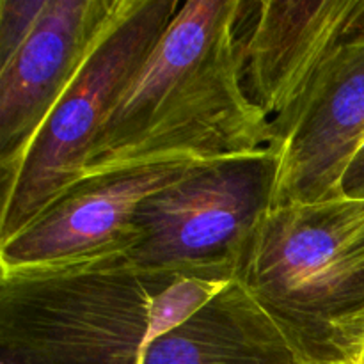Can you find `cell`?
<instances>
[{
  "label": "cell",
  "mask_w": 364,
  "mask_h": 364,
  "mask_svg": "<svg viewBox=\"0 0 364 364\" xmlns=\"http://www.w3.org/2000/svg\"><path fill=\"white\" fill-rule=\"evenodd\" d=\"M233 281L295 364H359L364 262L350 245L347 196L270 208Z\"/></svg>",
  "instance_id": "3957f363"
},
{
  "label": "cell",
  "mask_w": 364,
  "mask_h": 364,
  "mask_svg": "<svg viewBox=\"0 0 364 364\" xmlns=\"http://www.w3.org/2000/svg\"><path fill=\"white\" fill-rule=\"evenodd\" d=\"M244 84L272 128L288 117L338 46L364 28V0L245 2Z\"/></svg>",
  "instance_id": "9c48e42d"
},
{
  "label": "cell",
  "mask_w": 364,
  "mask_h": 364,
  "mask_svg": "<svg viewBox=\"0 0 364 364\" xmlns=\"http://www.w3.org/2000/svg\"><path fill=\"white\" fill-rule=\"evenodd\" d=\"M46 0H0V64L23 43Z\"/></svg>",
  "instance_id": "30bf717a"
},
{
  "label": "cell",
  "mask_w": 364,
  "mask_h": 364,
  "mask_svg": "<svg viewBox=\"0 0 364 364\" xmlns=\"http://www.w3.org/2000/svg\"><path fill=\"white\" fill-rule=\"evenodd\" d=\"M0 340L14 364H231V281L142 269L127 256L0 281Z\"/></svg>",
  "instance_id": "6da1fadb"
},
{
  "label": "cell",
  "mask_w": 364,
  "mask_h": 364,
  "mask_svg": "<svg viewBox=\"0 0 364 364\" xmlns=\"http://www.w3.org/2000/svg\"><path fill=\"white\" fill-rule=\"evenodd\" d=\"M244 13L240 0H191L180 7L114 102L82 180L276 148L272 123L244 84Z\"/></svg>",
  "instance_id": "7a4b0ae2"
},
{
  "label": "cell",
  "mask_w": 364,
  "mask_h": 364,
  "mask_svg": "<svg viewBox=\"0 0 364 364\" xmlns=\"http://www.w3.org/2000/svg\"><path fill=\"white\" fill-rule=\"evenodd\" d=\"M210 164L215 162L167 160L78 181L31 226L0 244L2 279L127 256L139 242L142 203Z\"/></svg>",
  "instance_id": "8992f818"
},
{
  "label": "cell",
  "mask_w": 364,
  "mask_h": 364,
  "mask_svg": "<svg viewBox=\"0 0 364 364\" xmlns=\"http://www.w3.org/2000/svg\"><path fill=\"white\" fill-rule=\"evenodd\" d=\"M274 206L343 196V180L364 144V28L338 46L288 117L272 128Z\"/></svg>",
  "instance_id": "52a82bcc"
},
{
  "label": "cell",
  "mask_w": 364,
  "mask_h": 364,
  "mask_svg": "<svg viewBox=\"0 0 364 364\" xmlns=\"http://www.w3.org/2000/svg\"><path fill=\"white\" fill-rule=\"evenodd\" d=\"M183 6L117 0L98 41L39 128L16 173L2 183L0 244L31 226L84 178L114 102Z\"/></svg>",
  "instance_id": "277c9868"
},
{
  "label": "cell",
  "mask_w": 364,
  "mask_h": 364,
  "mask_svg": "<svg viewBox=\"0 0 364 364\" xmlns=\"http://www.w3.org/2000/svg\"><path fill=\"white\" fill-rule=\"evenodd\" d=\"M117 0H46L34 27L0 64L2 183L98 41Z\"/></svg>",
  "instance_id": "ba28073f"
},
{
  "label": "cell",
  "mask_w": 364,
  "mask_h": 364,
  "mask_svg": "<svg viewBox=\"0 0 364 364\" xmlns=\"http://www.w3.org/2000/svg\"><path fill=\"white\" fill-rule=\"evenodd\" d=\"M359 364H364V352H363V355H361V359H359Z\"/></svg>",
  "instance_id": "7c38bea8"
},
{
  "label": "cell",
  "mask_w": 364,
  "mask_h": 364,
  "mask_svg": "<svg viewBox=\"0 0 364 364\" xmlns=\"http://www.w3.org/2000/svg\"><path fill=\"white\" fill-rule=\"evenodd\" d=\"M276 176V148L201 167L142 203L139 242L127 258L142 269L233 281L242 251L272 208Z\"/></svg>",
  "instance_id": "5b68a950"
},
{
  "label": "cell",
  "mask_w": 364,
  "mask_h": 364,
  "mask_svg": "<svg viewBox=\"0 0 364 364\" xmlns=\"http://www.w3.org/2000/svg\"><path fill=\"white\" fill-rule=\"evenodd\" d=\"M343 196L354 199H364V144L352 160L343 180Z\"/></svg>",
  "instance_id": "8fae6325"
}]
</instances>
